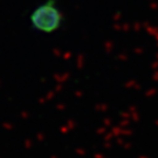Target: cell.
<instances>
[{
	"label": "cell",
	"mask_w": 158,
	"mask_h": 158,
	"mask_svg": "<svg viewBox=\"0 0 158 158\" xmlns=\"http://www.w3.org/2000/svg\"><path fill=\"white\" fill-rule=\"evenodd\" d=\"M64 21L62 10L56 0H45L31 11L28 23L31 28L39 34L51 35L62 27Z\"/></svg>",
	"instance_id": "1"
}]
</instances>
